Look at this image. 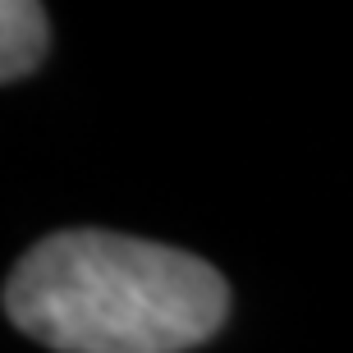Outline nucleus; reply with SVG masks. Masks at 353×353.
I'll use <instances>...</instances> for the list:
<instances>
[{
  "label": "nucleus",
  "mask_w": 353,
  "mask_h": 353,
  "mask_svg": "<svg viewBox=\"0 0 353 353\" xmlns=\"http://www.w3.org/2000/svg\"><path fill=\"white\" fill-rule=\"evenodd\" d=\"M5 312L55 353H183L221 330L230 289L193 252L110 230H60L19 257Z\"/></svg>",
  "instance_id": "f257e3e1"
},
{
  "label": "nucleus",
  "mask_w": 353,
  "mask_h": 353,
  "mask_svg": "<svg viewBox=\"0 0 353 353\" xmlns=\"http://www.w3.org/2000/svg\"><path fill=\"white\" fill-rule=\"evenodd\" d=\"M46 10L32 0H0V83L32 74L46 55Z\"/></svg>",
  "instance_id": "f03ea898"
}]
</instances>
